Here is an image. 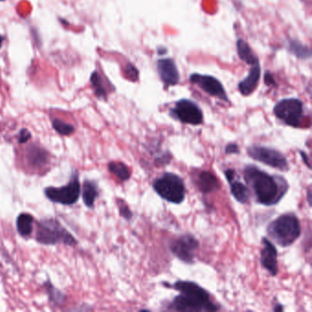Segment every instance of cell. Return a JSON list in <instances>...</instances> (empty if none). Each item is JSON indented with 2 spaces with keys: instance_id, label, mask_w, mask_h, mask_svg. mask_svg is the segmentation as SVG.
Instances as JSON below:
<instances>
[{
  "instance_id": "obj_1",
  "label": "cell",
  "mask_w": 312,
  "mask_h": 312,
  "mask_svg": "<svg viewBox=\"0 0 312 312\" xmlns=\"http://www.w3.org/2000/svg\"><path fill=\"white\" fill-rule=\"evenodd\" d=\"M243 178L254 192L255 200L264 206L277 204L286 195L289 185L280 176L266 173L254 165H248L243 169Z\"/></svg>"
},
{
  "instance_id": "obj_2",
  "label": "cell",
  "mask_w": 312,
  "mask_h": 312,
  "mask_svg": "<svg viewBox=\"0 0 312 312\" xmlns=\"http://www.w3.org/2000/svg\"><path fill=\"white\" fill-rule=\"evenodd\" d=\"M172 287L180 292L169 304L176 311H216L219 307L211 300L210 294L195 282L176 281Z\"/></svg>"
},
{
  "instance_id": "obj_3",
  "label": "cell",
  "mask_w": 312,
  "mask_h": 312,
  "mask_svg": "<svg viewBox=\"0 0 312 312\" xmlns=\"http://www.w3.org/2000/svg\"><path fill=\"white\" fill-rule=\"evenodd\" d=\"M267 234L281 247H287L300 236L301 225L295 213L286 212L270 222Z\"/></svg>"
},
{
  "instance_id": "obj_4",
  "label": "cell",
  "mask_w": 312,
  "mask_h": 312,
  "mask_svg": "<svg viewBox=\"0 0 312 312\" xmlns=\"http://www.w3.org/2000/svg\"><path fill=\"white\" fill-rule=\"evenodd\" d=\"M36 241L45 245L65 244L74 246L77 241L69 231L55 218L43 219L37 222Z\"/></svg>"
},
{
  "instance_id": "obj_5",
  "label": "cell",
  "mask_w": 312,
  "mask_h": 312,
  "mask_svg": "<svg viewBox=\"0 0 312 312\" xmlns=\"http://www.w3.org/2000/svg\"><path fill=\"white\" fill-rule=\"evenodd\" d=\"M152 186L159 197L170 203L180 204L185 200V184L179 175L165 172L154 180Z\"/></svg>"
},
{
  "instance_id": "obj_6",
  "label": "cell",
  "mask_w": 312,
  "mask_h": 312,
  "mask_svg": "<svg viewBox=\"0 0 312 312\" xmlns=\"http://www.w3.org/2000/svg\"><path fill=\"white\" fill-rule=\"evenodd\" d=\"M44 194L47 199L55 203L62 205H74L78 201L81 195V183L78 172L74 170L67 185L60 188L48 187L44 190Z\"/></svg>"
},
{
  "instance_id": "obj_7",
  "label": "cell",
  "mask_w": 312,
  "mask_h": 312,
  "mask_svg": "<svg viewBox=\"0 0 312 312\" xmlns=\"http://www.w3.org/2000/svg\"><path fill=\"white\" fill-rule=\"evenodd\" d=\"M274 114L279 120L289 127H299L304 117L303 103L296 98L279 101L274 107Z\"/></svg>"
},
{
  "instance_id": "obj_8",
  "label": "cell",
  "mask_w": 312,
  "mask_h": 312,
  "mask_svg": "<svg viewBox=\"0 0 312 312\" xmlns=\"http://www.w3.org/2000/svg\"><path fill=\"white\" fill-rule=\"evenodd\" d=\"M247 154L254 160L280 171H286L289 169L286 157L275 148L251 146L247 148Z\"/></svg>"
},
{
  "instance_id": "obj_9",
  "label": "cell",
  "mask_w": 312,
  "mask_h": 312,
  "mask_svg": "<svg viewBox=\"0 0 312 312\" xmlns=\"http://www.w3.org/2000/svg\"><path fill=\"white\" fill-rule=\"evenodd\" d=\"M199 241L190 233L180 235L171 240L169 249L175 256L185 264H193L196 252L199 249Z\"/></svg>"
},
{
  "instance_id": "obj_10",
  "label": "cell",
  "mask_w": 312,
  "mask_h": 312,
  "mask_svg": "<svg viewBox=\"0 0 312 312\" xmlns=\"http://www.w3.org/2000/svg\"><path fill=\"white\" fill-rule=\"evenodd\" d=\"M170 116L181 123L191 126H199L203 122V114L201 108L189 99L176 102L174 107L170 109Z\"/></svg>"
},
{
  "instance_id": "obj_11",
  "label": "cell",
  "mask_w": 312,
  "mask_h": 312,
  "mask_svg": "<svg viewBox=\"0 0 312 312\" xmlns=\"http://www.w3.org/2000/svg\"><path fill=\"white\" fill-rule=\"evenodd\" d=\"M190 81L192 85L199 86L201 90L204 91L208 95L219 98L220 100L229 102L224 87L216 78L210 75L192 74L190 76Z\"/></svg>"
},
{
  "instance_id": "obj_12",
  "label": "cell",
  "mask_w": 312,
  "mask_h": 312,
  "mask_svg": "<svg viewBox=\"0 0 312 312\" xmlns=\"http://www.w3.org/2000/svg\"><path fill=\"white\" fill-rule=\"evenodd\" d=\"M263 248L260 253V262L262 266L272 276L278 274V263H277V250L274 243L269 239L264 237L262 240Z\"/></svg>"
},
{
  "instance_id": "obj_13",
  "label": "cell",
  "mask_w": 312,
  "mask_h": 312,
  "mask_svg": "<svg viewBox=\"0 0 312 312\" xmlns=\"http://www.w3.org/2000/svg\"><path fill=\"white\" fill-rule=\"evenodd\" d=\"M157 69L159 77L166 87L177 85L180 81V74L172 59H160L157 62Z\"/></svg>"
},
{
  "instance_id": "obj_14",
  "label": "cell",
  "mask_w": 312,
  "mask_h": 312,
  "mask_svg": "<svg viewBox=\"0 0 312 312\" xmlns=\"http://www.w3.org/2000/svg\"><path fill=\"white\" fill-rule=\"evenodd\" d=\"M25 158L27 163L32 169H44L50 162V154L48 151L37 145H31L28 147Z\"/></svg>"
},
{
  "instance_id": "obj_15",
  "label": "cell",
  "mask_w": 312,
  "mask_h": 312,
  "mask_svg": "<svg viewBox=\"0 0 312 312\" xmlns=\"http://www.w3.org/2000/svg\"><path fill=\"white\" fill-rule=\"evenodd\" d=\"M261 69L260 64L251 66V70L245 79H243L238 85V90L243 96H250L254 92L259 83Z\"/></svg>"
},
{
  "instance_id": "obj_16",
  "label": "cell",
  "mask_w": 312,
  "mask_h": 312,
  "mask_svg": "<svg viewBox=\"0 0 312 312\" xmlns=\"http://www.w3.org/2000/svg\"><path fill=\"white\" fill-rule=\"evenodd\" d=\"M196 185L198 189L203 193H210L219 190L220 183L219 180L215 177V175L212 174L209 171H201L195 180Z\"/></svg>"
},
{
  "instance_id": "obj_17",
  "label": "cell",
  "mask_w": 312,
  "mask_h": 312,
  "mask_svg": "<svg viewBox=\"0 0 312 312\" xmlns=\"http://www.w3.org/2000/svg\"><path fill=\"white\" fill-rule=\"evenodd\" d=\"M83 201L85 205L88 208H93L95 205V202L99 195L98 186L96 181L94 180H86L83 184Z\"/></svg>"
},
{
  "instance_id": "obj_18",
  "label": "cell",
  "mask_w": 312,
  "mask_h": 312,
  "mask_svg": "<svg viewBox=\"0 0 312 312\" xmlns=\"http://www.w3.org/2000/svg\"><path fill=\"white\" fill-rule=\"evenodd\" d=\"M228 183L230 184L231 193L236 201L242 204L248 202L251 197V192L247 186L244 185L240 181H235V180H231Z\"/></svg>"
},
{
  "instance_id": "obj_19",
  "label": "cell",
  "mask_w": 312,
  "mask_h": 312,
  "mask_svg": "<svg viewBox=\"0 0 312 312\" xmlns=\"http://www.w3.org/2000/svg\"><path fill=\"white\" fill-rule=\"evenodd\" d=\"M236 49H237L239 57L245 64L251 66L254 64H259V60L252 51V49L250 48L248 43H245L244 41L240 39L236 43Z\"/></svg>"
},
{
  "instance_id": "obj_20",
  "label": "cell",
  "mask_w": 312,
  "mask_h": 312,
  "mask_svg": "<svg viewBox=\"0 0 312 312\" xmlns=\"http://www.w3.org/2000/svg\"><path fill=\"white\" fill-rule=\"evenodd\" d=\"M33 222L34 218L32 214L22 212L17 218V230L19 233L23 237H28L33 230Z\"/></svg>"
},
{
  "instance_id": "obj_21",
  "label": "cell",
  "mask_w": 312,
  "mask_h": 312,
  "mask_svg": "<svg viewBox=\"0 0 312 312\" xmlns=\"http://www.w3.org/2000/svg\"><path fill=\"white\" fill-rule=\"evenodd\" d=\"M108 169L112 174L115 175L121 181H127L131 177L130 169L127 165L119 161H112L108 164Z\"/></svg>"
},
{
  "instance_id": "obj_22",
  "label": "cell",
  "mask_w": 312,
  "mask_h": 312,
  "mask_svg": "<svg viewBox=\"0 0 312 312\" xmlns=\"http://www.w3.org/2000/svg\"><path fill=\"white\" fill-rule=\"evenodd\" d=\"M44 287H45V291L48 295L49 300L51 301V303H53L56 306H60L61 304H63L65 301L66 295L52 285L50 280L44 283Z\"/></svg>"
},
{
  "instance_id": "obj_23",
  "label": "cell",
  "mask_w": 312,
  "mask_h": 312,
  "mask_svg": "<svg viewBox=\"0 0 312 312\" xmlns=\"http://www.w3.org/2000/svg\"><path fill=\"white\" fill-rule=\"evenodd\" d=\"M287 49L291 53L295 54L296 57L301 59H307L310 57L311 53L310 50L307 48V46L303 45L300 43L296 42V41H292L290 40L287 44Z\"/></svg>"
},
{
  "instance_id": "obj_24",
  "label": "cell",
  "mask_w": 312,
  "mask_h": 312,
  "mask_svg": "<svg viewBox=\"0 0 312 312\" xmlns=\"http://www.w3.org/2000/svg\"><path fill=\"white\" fill-rule=\"evenodd\" d=\"M91 83L94 87V90L96 93V96L98 98L106 99L107 92H106L105 86L103 85V80L101 78L100 75L98 73H94L91 76Z\"/></svg>"
},
{
  "instance_id": "obj_25",
  "label": "cell",
  "mask_w": 312,
  "mask_h": 312,
  "mask_svg": "<svg viewBox=\"0 0 312 312\" xmlns=\"http://www.w3.org/2000/svg\"><path fill=\"white\" fill-rule=\"evenodd\" d=\"M53 127L54 130L62 136H70L75 131L74 126L60 119H53Z\"/></svg>"
},
{
  "instance_id": "obj_26",
  "label": "cell",
  "mask_w": 312,
  "mask_h": 312,
  "mask_svg": "<svg viewBox=\"0 0 312 312\" xmlns=\"http://www.w3.org/2000/svg\"><path fill=\"white\" fill-rule=\"evenodd\" d=\"M119 205V214L120 216L123 217L124 219H126L127 221L131 220L133 217V213L131 210L129 209V207L127 206V203L125 201H120L118 203Z\"/></svg>"
},
{
  "instance_id": "obj_27",
  "label": "cell",
  "mask_w": 312,
  "mask_h": 312,
  "mask_svg": "<svg viewBox=\"0 0 312 312\" xmlns=\"http://www.w3.org/2000/svg\"><path fill=\"white\" fill-rule=\"evenodd\" d=\"M32 138V134L31 132L26 129V128H23L22 129L20 133H19V136H18V142L21 144H25L31 139Z\"/></svg>"
},
{
  "instance_id": "obj_28",
  "label": "cell",
  "mask_w": 312,
  "mask_h": 312,
  "mask_svg": "<svg viewBox=\"0 0 312 312\" xmlns=\"http://www.w3.org/2000/svg\"><path fill=\"white\" fill-rule=\"evenodd\" d=\"M225 154L227 155H233V154H239L240 153V148H239L238 145L235 143H229L226 145L225 147V150H224Z\"/></svg>"
},
{
  "instance_id": "obj_29",
  "label": "cell",
  "mask_w": 312,
  "mask_h": 312,
  "mask_svg": "<svg viewBox=\"0 0 312 312\" xmlns=\"http://www.w3.org/2000/svg\"><path fill=\"white\" fill-rule=\"evenodd\" d=\"M299 153H300V156H301L302 159H303V162L306 164V166H307L308 169H310V162H309V160H308L307 154L305 153L304 151H302V150L299 151Z\"/></svg>"
},
{
  "instance_id": "obj_30",
  "label": "cell",
  "mask_w": 312,
  "mask_h": 312,
  "mask_svg": "<svg viewBox=\"0 0 312 312\" xmlns=\"http://www.w3.org/2000/svg\"><path fill=\"white\" fill-rule=\"evenodd\" d=\"M283 309H284V307H283V306H281L280 304L275 305V307L273 308L274 311H282Z\"/></svg>"
},
{
  "instance_id": "obj_31",
  "label": "cell",
  "mask_w": 312,
  "mask_h": 312,
  "mask_svg": "<svg viewBox=\"0 0 312 312\" xmlns=\"http://www.w3.org/2000/svg\"><path fill=\"white\" fill-rule=\"evenodd\" d=\"M311 192H310V188L308 189V191H307V201H308V204L310 205L311 204Z\"/></svg>"
},
{
  "instance_id": "obj_32",
  "label": "cell",
  "mask_w": 312,
  "mask_h": 312,
  "mask_svg": "<svg viewBox=\"0 0 312 312\" xmlns=\"http://www.w3.org/2000/svg\"><path fill=\"white\" fill-rule=\"evenodd\" d=\"M3 40H4V39H3V37H1V36H0V48H1V44H2V42H3Z\"/></svg>"
}]
</instances>
